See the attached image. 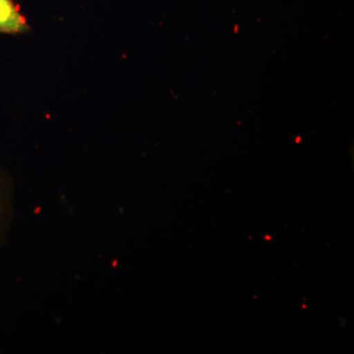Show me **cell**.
<instances>
[{
	"label": "cell",
	"mask_w": 354,
	"mask_h": 354,
	"mask_svg": "<svg viewBox=\"0 0 354 354\" xmlns=\"http://www.w3.org/2000/svg\"><path fill=\"white\" fill-rule=\"evenodd\" d=\"M31 32V25L21 12L16 0H0V34L26 35Z\"/></svg>",
	"instance_id": "6da1fadb"
},
{
	"label": "cell",
	"mask_w": 354,
	"mask_h": 354,
	"mask_svg": "<svg viewBox=\"0 0 354 354\" xmlns=\"http://www.w3.org/2000/svg\"><path fill=\"white\" fill-rule=\"evenodd\" d=\"M2 188H3V183H2V176L0 174V213H1Z\"/></svg>",
	"instance_id": "7a4b0ae2"
}]
</instances>
